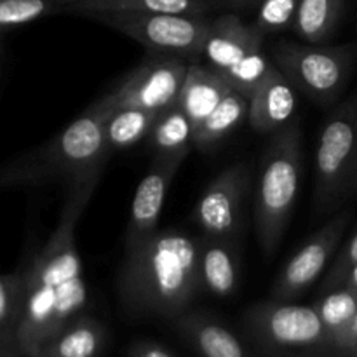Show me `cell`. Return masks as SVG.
I'll list each match as a JSON object with an SVG mask.
<instances>
[{
  "label": "cell",
  "instance_id": "6da1fadb",
  "mask_svg": "<svg viewBox=\"0 0 357 357\" xmlns=\"http://www.w3.org/2000/svg\"><path fill=\"white\" fill-rule=\"evenodd\" d=\"M101 173L103 169H94L68 183L58 225L44 246L23 265L26 296L17 338L26 357H37L54 335L84 314L89 302L75 230L100 183Z\"/></svg>",
  "mask_w": 357,
  "mask_h": 357
},
{
  "label": "cell",
  "instance_id": "7a4b0ae2",
  "mask_svg": "<svg viewBox=\"0 0 357 357\" xmlns=\"http://www.w3.org/2000/svg\"><path fill=\"white\" fill-rule=\"evenodd\" d=\"M119 296L132 316L176 319L202 289L199 239L180 229H157L126 246Z\"/></svg>",
  "mask_w": 357,
  "mask_h": 357
},
{
  "label": "cell",
  "instance_id": "3957f363",
  "mask_svg": "<svg viewBox=\"0 0 357 357\" xmlns=\"http://www.w3.org/2000/svg\"><path fill=\"white\" fill-rule=\"evenodd\" d=\"M114 105L107 96L44 145L21 153L0 171L2 187H40L72 183L94 169H103L112 152L105 143V121Z\"/></svg>",
  "mask_w": 357,
  "mask_h": 357
},
{
  "label": "cell",
  "instance_id": "277c9868",
  "mask_svg": "<svg viewBox=\"0 0 357 357\" xmlns=\"http://www.w3.org/2000/svg\"><path fill=\"white\" fill-rule=\"evenodd\" d=\"M302 129L296 122L272 132L258 171L255 227L265 255H274L298 197L302 176Z\"/></svg>",
  "mask_w": 357,
  "mask_h": 357
},
{
  "label": "cell",
  "instance_id": "5b68a950",
  "mask_svg": "<svg viewBox=\"0 0 357 357\" xmlns=\"http://www.w3.org/2000/svg\"><path fill=\"white\" fill-rule=\"evenodd\" d=\"M82 17L121 31L142 44L150 56L181 58L187 61L201 58L206 35L211 26V20L206 16L166 13L105 10L82 14Z\"/></svg>",
  "mask_w": 357,
  "mask_h": 357
},
{
  "label": "cell",
  "instance_id": "8992f818",
  "mask_svg": "<svg viewBox=\"0 0 357 357\" xmlns=\"http://www.w3.org/2000/svg\"><path fill=\"white\" fill-rule=\"evenodd\" d=\"M274 65L298 93L314 103H335L347 87L354 70L356 47L349 45H314L279 42L272 47Z\"/></svg>",
  "mask_w": 357,
  "mask_h": 357
},
{
  "label": "cell",
  "instance_id": "52a82bcc",
  "mask_svg": "<svg viewBox=\"0 0 357 357\" xmlns=\"http://www.w3.org/2000/svg\"><path fill=\"white\" fill-rule=\"evenodd\" d=\"M357 173V98L345 101L324 122L316 149L314 209L331 211L354 190Z\"/></svg>",
  "mask_w": 357,
  "mask_h": 357
},
{
  "label": "cell",
  "instance_id": "ba28073f",
  "mask_svg": "<svg viewBox=\"0 0 357 357\" xmlns=\"http://www.w3.org/2000/svg\"><path fill=\"white\" fill-rule=\"evenodd\" d=\"M244 330L260 347L274 352L321 351L326 354L328 335L314 305L293 302H260L244 312Z\"/></svg>",
  "mask_w": 357,
  "mask_h": 357
},
{
  "label": "cell",
  "instance_id": "9c48e42d",
  "mask_svg": "<svg viewBox=\"0 0 357 357\" xmlns=\"http://www.w3.org/2000/svg\"><path fill=\"white\" fill-rule=\"evenodd\" d=\"M192 61L150 56L105 96L114 107H138L160 114L178 103Z\"/></svg>",
  "mask_w": 357,
  "mask_h": 357
},
{
  "label": "cell",
  "instance_id": "30bf717a",
  "mask_svg": "<svg viewBox=\"0 0 357 357\" xmlns=\"http://www.w3.org/2000/svg\"><path fill=\"white\" fill-rule=\"evenodd\" d=\"M251 187V171L246 162L223 169L195 204L192 218L204 236L236 241L243 223V208Z\"/></svg>",
  "mask_w": 357,
  "mask_h": 357
},
{
  "label": "cell",
  "instance_id": "8fae6325",
  "mask_svg": "<svg viewBox=\"0 0 357 357\" xmlns=\"http://www.w3.org/2000/svg\"><path fill=\"white\" fill-rule=\"evenodd\" d=\"M349 220L351 213H338L303 243V246L286 261L278 274V279L272 286V300L293 302L316 282L337 251Z\"/></svg>",
  "mask_w": 357,
  "mask_h": 357
},
{
  "label": "cell",
  "instance_id": "7c38bea8",
  "mask_svg": "<svg viewBox=\"0 0 357 357\" xmlns=\"http://www.w3.org/2000/svg\"><path fill=\"white\" fill-rule=\"evenodd\" d=\"M187 157H152L149 173L136 187L124 244L136 243L159 229V218L167 192Z\"/></svg>",
  "mask_w": 357,
  "mask_h": 357
},
{
  "label": "cell",
  "instance_id": "4fadbf2b",
  "mask_svg": "<svg viewBox=\"0 0 357 357\" xmlns=\"http://www.w3.org/2000/svg\"><path fill=\"white\" fill-rule=\"evenodd\" d=\"M264 38L253 23H244L234 13L222 14L211 20L202 47V58L209 68L225 75L251 52L264 49Z\"/></svg>",
  "mask_w": 357,
  "mask_h": 357
},
{
  "label": "cell",
  "instance_id": "5bb4252c",
  "mask_svg": "<svg viewBox=\"0 0 357 357\" xmlns=\"http://www.w3.org/2000/svg\"><path fill=\"white\" fill-rule=\"evenodd\" d=\"M298 105V91L284 77V73L274 66L264 82L257 87L250 98L251 128L264 135H272L291 124Z\"/></svg>",
  "mask_w": 357,
  "mask_h": 357
},
{
  "label": "cell",
  "instance_id": "9a60e30c",
  "mask_svg": "<svg viewBox=\"0 0 357 357\" xmlns=\"http://www.w3.org/2000/svg\"><path fill=\"white\" fill-rule=\"evenodd\" d=\"M174 324L201 357H251L243 342L208 312L188 310Z\"/></svg>",
  "mask_w": 357,
  "mask_h": 357
},
{
  "label": "cell",
  "instance_id": "2e32d148",
  "mask_svg": "<svg viewBox=\"0 0 357 357\" xmlns=\"http://www.w3.org/2000/svg\"><path fill=\"white\" fill-rule=\"evenodd\" d=\"M199 271L202 289L227 298L239 286V258L236 241L202 236L199 239Z\"/></svg>",
  "mask_w": 357,
  "mask_h": 357
},
{
  "label": "cell",
  "instance_id": "e0dca14e",
  "mask_svg": "<svg viewBox=\"0 0 357 357\" xmlns=\"http://www.w3.org/2000/svg\"><path fill=\"white\" fill-rule=\"evenodd\" d=\"M232 89L234 87L222 73L209 68L208 65L192 61L178 105L188 115L194 129H197Z\"/></svg>",
  "mask_w": 357,
  "mask_h": 357
},
{
  "label": "cell",
  "instance_id": "ac0fdd59",
  "mask_svg": "<svg viewBox=\"0 0 357 357\" xmlns=\"http://www.w3.org/2000/svg\"><path fill=\"white\" fill-rule=\"evenodd\" d=\"M107 345V328L89 314L70 321L40 349L37 357H98Z\"/></svg>",
  "mask_w": 357,
  "mask_h": 357
},
{
  "label": "cell",
  "instance_id": "d6986e66",
  "mask_svg": "<svg viewBox=\"0 0 357 357\" xmlns=\"http://www.w3.org/2000/svg\"><path fill=\"white\" fill-rule=\"evenodd\" d=\"M215 9L213 0H70L66 14L135 10V13H166L185 16H208Z\"/></svg>",
  "mask_w": 357,
  "mask_h": 357
},
{
  "label": "cell",
  "instance_id": "ffe728a7",
  "mask_svg": "<svg viewBox=\"0 0 357 357\" xmlns=\"http://www.w3.org/2000/svg\"><path fill=\"white\" fill-rule=\"evenodd\" d=\"M195 129L178 103L157 115L152 131L146 136L153 157H187L194 146Z\"/></svg>",
  "mask_w": 357,
  "mask_h": 357
},
{
  "label": "cell",
  "instance_id": "44dd1931",
  "mask_svg": "<svg viewBox=\"0 0 357 357\" xmlns=\"http://www.w3.org/2000/svg\"><path fill=\"white\" fill-rule=\"evenodd\" d=\"M250 114V100L239 91L232 89L222 103L195 129L194 146L201 152H209L229 138Z\"/></svg>",
  "mask_w": 357,
  "mask_h": 357
},
{
  "label": "cell",
  "instance_id": "7402d4cb",
  "mask_svg": "<svg viewBox=\"0 0 357 357\" xmlns=\"http://www.w3.org/2000/svg\"><path fill=\"white\" fill-rule=\"evenodd\" d=\"M345 0H300L293 30L307 44L324 45L337 31Z\"/></svg>",
  "mask_w": 357,
  "mask_h": 357
},
{
  "label": "cell",
  "instance_id": "603a6c76",
  "mask_svg": "<svg viewBox=\"0 0 357 357\" xmlns=\"http://www.w3.org/2000/svg\"><path fill=\"white\" fill-rule=\"evenodd\" d=\"M153 112L138 107H114L105 121V143L110 152L136 145L152 131L157 121Z\"/></svg>",
  "mask_w": 357,
  "mask_h": 357
},
{
  "label": "cell",
  "instance_id": "cb8c5ba5",
  "mask_svg": "<svg viewBox=\"0 0 357 357\" xmlns=\"http://www.w3.org/2000/svg\"><path fill=\"white\" fill-rule=\"evenodd\" d=\"M24 296H26L24 267L3 274L0 281V347H20L17 333L24 310Z\"/></svg>",
  "mask_w": 357,
  "mask_h": 357
},
{
  "label": "cell",
  "instance_id": "d4e9b609",
  "mask_svg": "<svg viewBox=\"0 0 357 357\" xmlns=\"http://www.w3.org/2000/svg\"><path fill=\"white\" fill-rule=\"evenodd\" d=\"M312 305L323 321L328 335V349H330L335 338L345 330V326L351 323L357 312V289L340 286V288L324 293Z\"/></svg>",
  "mask_w": 357,
  "mask_h": 357
},
{
  "label": "cell",
  "instance_id": "484cf974",
  "mask_svg": "<svg viewBox=\"0 0 357 357\" xmlns=\"http://www.w3.org/2000/svg\"><path fill=\"white\" fill-rule=\"evenodd\" d=\"M70 0H0V30L2 33L52 14L66 13Z\"/></svg>",
  "mask_w": 357,
  "mask_h": 357
},
{
  "label": "cell",
  "instance_id": "4316f807",
  "mask_svg": "<svg viewBox=\"0 0 357 357\" xmlns=\"http://www.w3.org/2000/svg\"><path fill=\"white\" fill-rule=\"evenodd\" d=\"M274 61L272 58H268L264 52V49L260 51L251 52L250 56L243 59L241 63H237L229 73H225V79L229 80L230 86L236 91H239L241 94L250 100L251 94L257 91V87L264 82L265 77L271 73V70L274 68Z\"/></svg>",
  "mask_w": 357,
  "mask_h": 357
},
{
  "label": "cell",
  "instance_id": "83f0119b",
  "mask_svg": "<svg viewBox=\"0 0 357 357\" xmlns=\"http://www.w3.org/2000/svg\"><path fill=\"white\" fill-rule=\"evenodd\" d=\"M298 6L300 0H261L253 26L264 37L268 33H278L286 28H293Z\"/></svg>",
  "mask_w": 357,
  "mask_h": 357
},
{
  "label": "cell",
  "instance_id": "f1b7e54d",
  "mask_svg": "<svg viewBox=\"0 0 357 357\" xmlns=\"http://www.w3.org/2000/svg\"><path fill=\"white\" fill-rule=\"evenodd\" d=\"M357 265V232L349 239V243L345 244L344 250L340 251L335 261L331 264L330 271L324 275L323 282H321V291L326 293L331 291L335 288H340L342 282L345 281L349 272L352 271Z\"/></svg>",
  "mask_w": 357,
  "mask_h": 357
},
{
  "label": "cell",
  "instance_id": "f546056e",
  "mask_svg": "<svg viewBox=\"0 0 357 357\" xmlns=\"http://www.w3.org/2000/svg\"><path fill=\"white\" fill-rule=\"evenodd\" d=\"M357 349V312L351 319V323L345 326V330L333 340V344L328 349L330 357H345Z\"/></svg>",
  "mask_w": 357,
  "mask_h": 357
},
{
  "label": "cell",
  "instance_id": "4dcf8cb0",
  "mask_svg": "<svg viewBox=\"0 0 357 357\" xmlns=\"http://www.w3.org/2000/svg\"><path fill=\"white\" fill-rule=\"evenodd\" d=\"M129 357H174L171 351L162 347L160 344L152 340H136L132 342L128 351Z\"/></svg>",
  "mask_w": 357,
  "mask_h": 357
},
{
  "label": "cell",
  "instance_id": "1f68e13d",
  "mask_svg": "<svg viewBox=\"0 0 357 357\" xmlns=\"http://www.w3.org/2000/svg\"><path fill=\"white\" fill-rule=\"evenodd\" d=\"M215 7H225V9H250V7L258 6L261 0H213Z\"/></svg>",
  "mask_w": 357,
  "mask_h": 357
},
{
  "label": "cell",
  "instance_id": "d6a6232c",
  "mask_svg": "<svg viewBox=\"0 0 357 357\" xmlns=\"http://www.w3.org/2000/svg\"><path fill=\"white\" fill-rule=\"evenodd\" d=\"M342 286H347V288L357 289V265L352 268L351 272H349L347 278H345V281L342 282Z\"/></svg>",
  "mask_w": 357,
  "mask_h": 357
},
{
  "label": "cell",
  "instance_id": "836d02e7",
  "mask_svg": "<svg viewBox=\"0 0 357 357\" xmlns=\"http://www.w3.org/2000/svg\"><path fill=\"white\" fill-rule=\"evenodd\" d=\"M345 357H357V349H356L354 352H351V354H349V356H345Z\"/></svg>",
  "mask_w": 357,
  "mask_h": 357
},
{
  "label": "cell",
  "instance_id": "e575fe53",
  "mask_svg": "<svg viewBox=\"0 0 357 357\" xmlns=\"http://www.w3.org/2000/svg\"><path fill=\"white\" fill-rule=\"evenodd\" d=\"M354 190L357 192V173H356V185H354Z\"/></svg>",
  "mask_w": 357,
  "mask_h": 357
}]
</instances>
